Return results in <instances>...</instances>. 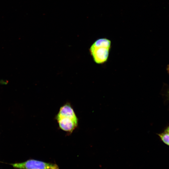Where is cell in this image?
I'll return each instance as SVG.
<instances>
[{"label":"cell","instance_id":"cell-1","mask_svg":"<svg viewBox=\"0 0 169 169\" xmlns=\"http://www.w3.org/2000/svg\"><path fill=\"white\" fill-rule=\"evenodd\" d=\"M55 118L60 128L67 133H72L78 126V118L70 106L61 107Z\"/></svg>","mask_w":169,"mask_h":169},{"label":"cell","instance_id":"cell-2","mask_svg":"<svg viewBox=\"0 0 169 169\" xmlns=\"http://www.w3.org/2000/svg\"><path fill=\"white\" fill-rule=\"evenodd\" d=\"M17 169H59L56 163L30 159L21 162L11 164Z\"/></svg>","mask_w":169,"mask_h":169},{"label":"cell","instance_id":"cell-3","mask_svg":"<svg viewBox=\"0 0 169 169\" xmlns=\"http://www.w3.org/2000/svg\"><path fill=\"white\" fill-rule=\"evenodd\" d=\"M110 48L93 43L90 49V53L96 64H102L108 60Z\"/></svg>","mask_w":169,"mask_h":169},{"label":"cell","instance_id":"cell-4","mask_svg":"<svg viewBox=\"0 0 169 169\" xmlns=\"http://www.w3.org/2000/svg\"><path fill=\"white\" fill-rule=\"evenodd\" d=\"M158 135L164 143L169 146V133L165 131L164 132L158 134Z\"/></svg>","mask_w":169,"mask_h":169},{"label":"cell","instance_id":"cell-5","mask_svg":"<svg viewBox=\"0 0 169 169\" xmlns=\"http://www.w3.org/2000/svg\"><path fill=\"white\" fill-rule=\"evenodd\" d=\"M165 131L169 133V126H168L166 130Z\"/></svg>","mask_w":169,"mask_h":169},{"label":"cell","instance_id":"cell-6","mask_svg":"<svg viewBox=\"0 0 169 169\" xmlns=\"http://www.w3.org/2000/svg\"><path fill=\"white\" fill-rule=\"evenodd\" d=\"M167 69L168 73H169V65H168V66Z\"/></svg>","mask_w":169,"mask_h":169},{"label":"cell","instance_id":"cell-7","mask_svg":"<svg viewBox=\"0 0 169 169\" xmlns=\"http://www.w3.org/2000/svg\"><path fill=\"white\" fill-rule=\"evenodd\" d=\"M168 97H169V91L168 92Z\"/></svg>","mask_w":169,"mask_h":169}]
</instances>
